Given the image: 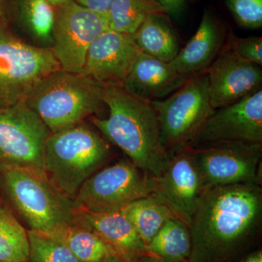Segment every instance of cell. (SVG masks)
Instances as JSON below:
<instances>
[{
	"mask_svg": "<svg viewBox=\"0 0 262 262\" xmlns=\"http://www.w3.org/2000/svg\"><path fill=\"white\" fill-rule=\"evenodd\" d=\"M7 0H0V22L6 18Z\"/></svg>",
	"mask_w": 262,
	"mask_h": 262,
	"instance_id": "cell-33",
	"label": "cell"
},
{
	"mask_svg": "<svg viewBox=\"0 0 262 262\" xmlns=\"http://www.w3.org/2000/svg\"><path fill=\"white\" fill-rule=\"evenodd\" d=\"M15 10L18 27L30 44L51 48L56 9L47 0H15Z\"/></svg>",
	"mask_w": 262,
	"mask_h": 262,
	"instance_id": "cell-20",
	"label": "cell"
},
{
	"mask_svg": "<svg viewBox=\"0 0 262 262\" xmlns=\"http://www.w3.org/2000/svg\"><path fill=\"white\" fill-rule=\"evenodd\" d=\"M51 133L25 103L0 108V167L46 176L45 148Z\"/></svg>",
	"mask_w": 262,
	"mask_h": 262,
	"instance_id": "cell-9",
	"label": "cell"
},
{
	"mask_svg": "<svg viewBox=\"0 0 262 262\" xmlns=\"http://www.w3.org/2000/svg\"><path fill=\"white\" fill-rule=\"evenodd\" d=\"M103 89L82 73L60 70L48 75L33 91L25 104L51 133L84 122L103 110Z\"/></svg>",
	"mask_w": 262,
	"mask_h": 262,
	"instance_id": "cell-5",
	"label": "cell"
},
{
	"mask_svg": "<svg viewBox=\"0 0 262 262\" xmlns=\"http://www.w3.org/2000/svg\"><path fill=\"white\" fill-rule=\"evenodd\" d=\"M168 17V15H149L132 37L142 53L170 63L180 49L178 38Z\"/></svg>",
	"mask_w": 262,
	"mask_h": 262,
	"instance_id": "cell-19",
	"label": "cell"
},
{
	"mask_svg": "<svg viewBox=\"0 0 262 262\" xmlns=\"http://www.w3.org/2000/svg\"><path fill=\"white\" fill-rule=\"evenodd\" d=\"M0 189L27 230L53 235L70 225H80V209L46 176L0 167Z\"/></svg>",
	"mask_w": 262,
	"mask_h": 262,
	"instance_id": "cell-3",
	"label": "cell"
},
{
	"mask_svg": "<svg viewBox=\"0 0 262 262\" xmlns=\"http://www.w3.org/2000/svg\"><path fill=\"white\" fill-rule=\"evenodd\" d=\"M80 225L97 234L123 262L149 255L140 235L121 211L91 213L80 210Z\"/></svg>",
	"mask_w": 262,
	"mask_h": 262,
	"instance_id": "cell-18",
	"label": "cell"
},
{
	"mask_svg": "<svg viewBox=\"0 0 262 262\" xmlns=\"http://www.w3.org/2000/svg\"><path fill=\"white\" fill-rule=\"evenodd\" d=\"M151 15H168L155 0H114L106 17L108 29L132 35Z\"/></svg>",
	"mask_w": 262,
	"mask_h": 262,
	"instance_id": "cell-23",
	"label": "cell"
},
{
	"mask_svg": "<svg viewBox=\"0 0 262 262\" xmlns=\"http://www.w3.org/2000/svg\"><path fill=\"white\" fill-rule=\"evenodd\" d=\"M223 142L262 144V90L241 101L217 108L192 146Z\"/></svg>",
	"mask_w": 262,
	"mask_h": 262,
	"instance_id": "cell-13",
	"label": "cell"
},
{
	"mask_svg": "<svg viewBox=\"0 0 262 262\" xmlns=\"http://www.w3.org/2000/svg\"><path fill=\"white\" fill-rule=\"evenodd\" d=\"M166 10L168 15L178 18L185 10L187 0H155Z\"/></svg>",
	"mask_w": 262,
	"mask_h": 262,
	"instance_id": "cell-30",
	"label": "cell"
},
{
	"mask_svg": "<svg viewBox=\"0 0 262 262\" xmlns=\"http://www.w3.org/2000/svg\"><path fill=\"white\" fill-rule=\"evenodd\" d=\"M111 157L106 139L82 122L51 133L45 148V175L62 194L75 201L82 184Z\"/></svg>",
	"mask_w": 262,
	"mask_h": 262,
	"instance_id": "cell-4",
	"label": "cell"
},
{
	"mask_svg": "<svg viewBox=\"0 0 262 262\" xmlns=\"http://www.w3.org/2000/svg\"><path fill=\"white\" fill-rule=\"evenodd\" d=\"M150 103L156 112L162 145L168 154L192 146L215 111L210 102L206 72L190 77L166 99Z\"/></svg>",
	"mask_w": 262,
	"mask_h": 262,
	"instance_id": "cell-7",
	"label": "cell"
},
{
	"mask_svg": "<svg viewBox=\"0 0 262 262\" xmlns=\"http://www.w3.org/2000/svg\"><path fill=\"white\" fill-rule=\"evenodd\" d=\"M226 44L239 58L255 63L262 64V38L239 37L229 33L226 38Z\"/></svg>",
	"mask_w": 262,
	"mask_h": 262,
	"instance_id": "cell-28",
	"label": "cell"
},
{
	"mask_svg": "<svg viewBox=\"0 0 262 262\" xmlns=\"http://www.w3.org/2000/svg\"><path fill=\"white\" fill-rule=\"evenodd\" d=\"M30 262H80L70 249L58 239L28 230Z\"/></svg>",
	"mask_w": 262,
	"mask_h": 262,
	"instance_id": "cell-26",
	"label": "cell"
},
{
	"mask_svg": "<svg viewBox=\"0 0 262 262\" xmlns=\"http://www.w3.org/2000/svg\"><path fill=\"white\" fill-rule=\"evenodd\" d=\"M226 38L220 18L211 10H205L195 34L169 64L189 78L203 73L220 54Z\"/></svg>",
	"mask_w": 262,
	"mask_h": 262,
	"instance_id": "cell-16",
	"label": "cell"
},
{
	"mask_svg": "<svg viewBox=\"0 0 262 262\" xmlns=\"http://www.w3.org/2000/svg\"><path fill=\"white\" fill-rule=\"evenodd\" d=\"M237 262H262V249L258 247L248 253Z\"/></svg>",
	"mask_w": 262,
	"mask_h": 262,
	"instance_id": "cell-31",
	"label": "cell"
},
{
	"mask_svg": "<svg viewBox=\"0 0 262 262\" xmlns=\"http://www.w3.org/2000/svg\"><path fill=\"white\" fill-rule=\"evenodd\" d=\"M55 9L51 51L62 70L82 73L90 46L110 29L106 15L91 11L75 1Z\"/></svg>",
	"mask_w": 262,
	"mask_h": 262,
	"instance_id": "cell-11",
	"label": "cell"
},
{
	"mask_svg": "<svg viewBox=\"0 0 262 262\" xmlns=\"http://www.w3.org/2000/svg\"><path fill=\"white\" fill-rule=\"evenodd\" d=\"M120 211L130 221L146 246L164 224L175 216L168 207L152 196L133 202Z\"/></svg>",
	"mask_w": 262,
	"mask_h": 262,
	"instance_id": "cell-24",
	"label": "cell"
},
{
	"mask_svg": "<svg viewBox=\"0 0 262 262\" xmlns=\"http://www.w3.org/2000/svg\"><path fill=\"white\" fill-rule=\"evenodd\" d=\"M141 53L132 35L108 29L90 46L82 74L103 87H122Z\"/></svg>",
	"mask_w": 262,
	"mask_h": 262,
	"instance_id": "cell-15",
	"label": "cell"
},
{
	"mask_svg": "<svg viewBox=\"0 0 262 262\" xmlns=\"http://www.w3.org/2000/svg\"><path fill=\"white\" fill-rule=\"evenodd\" d=\"M28 230L9 210L0 206V262L29 261Z\"/></svg>",
	"mask_w": 262,
	"mask_h": 262,
	"instance_id": "cell-25",
	"label": "cell"
},
{
	"mask_svg": "<svg viewBox=\"0 0 262 262\" xmlns=\"http://www.w3.org/2000/svg\"><path fill=\"white\" fill-rule=\"evenodd\" d=\"M260 67L239 58L225 42L206 71L210 102L213 110L233 104L261 89Z\"/></svg>",
	"mask_w": 262,
	"mask_h": 262,
	"instance_id": "cell-14",
	"label": "cell"
},
{
	"mask_svg": "<svg viewBox=\"0 0 262 262\" xmlns=\"http://www.w3.org/2000/svg\"><path fill=\"white\" fill-rule=\"evenodd\" d=\"M189 229V262H237L259 247L261 186L241 184L206 189Z\"/></svg>",
	"mask_w": 262,
	"mask_h": 262,
	"instance_id": "cell-1",
	"label": "cell"
},
{
	"mask_svg": "<svg viewBox=\"0 0 262 262\" xmlns=\"http://www.w3.org/2000/svg\"><path fill=\"white\" fill-rule=\"evenodd\" d=\"M48 3L51 5L53 8H57L70 3V2L74 1V0H47Z\"/></svg>",
	"mask_w": 262,
	"mask_h": 262,
	"instance_id": "cell-32",
	"label": "cell"
},
{
	"mask_svg": "<svg viewBox=\"0 0 262 262\" xmlns=\"http://www.w3.org/2000/svg\"><path fill=\"white\" fill-rule=\"evenodd\" d=\"M24 262H30V261H24Z\"/></svg>",
	"mask_w": 262,
	"mask_h": 262,
	"instance_id": "cell-36",
	"label": "cell"
},
{
	"mask_svg": "<svg viewBox=\"0 0 262 262\" xmlns=\"http://www.w3.org/2000/svg\"><path fill=\"white\" fill-rule=\"evenodd\" d=\"M133 262H160L158 258L151 256V255H146V256H141L138 258L136 261Z\"/></svg>",
	"mask_w": 262,
	"mask_h": 262,
	"instance_id": "cell-34",
	"label": "cell"
},
{
	"mask_svg": "<svg viewBox=\"0 0 262 262\" xmlns=\"http://www.w3.org/2000/svg\"><path fill=\"white\" fill-rule=\"evenodd\" d=\"M155 179V190L151 196L189 227L206 190L192 146L169 153L165 168Z\"/></svg>",
	"mask_w": 262,
	"mask_h": 262,
	"instance_id": "cell-12",
	"label": "cell"
},
{
	"mask_svg": "<svg viewBox=\"0 0 262 262\" xmlns=\"http://www.w3.org/2000/svg\"><path fill=\"white\" fill-rule=\"evenodd\" d=\"M237 23L245 28L262 27V0H226Z\"/></svg>",
	"mask_w": 262,
	"mask_h": 262,
	"instance_id": "cell-27",
	"label": "cell"
},
{
	"mask_svg": "<svg viewBox=\"0 0 262 262\" xmlns=\"http://www.w3.org/2000/svg\"><path fill=\"white\" fill-rule=\"evenodd\" d=\"M51 237L64 244L80 262H100L117 256L101 237L83 226H68Z\"/></svg>",
	"mask_w": 262,
	"mask_h": 262,
	"instance_id": "cell-22",
	"label": "cell"
},
{
	"mask_svg": "<svg viewBox=\"0 0 262 262\" xmlns=\"http://www.w3.org/2000/svg\"><path fill=\"white\" fill-rule=\"evenodd\" d=\"M103 100L108 117H91V123L134 165L153 177L159 175L168 154L162 145L159 122L150 101L118 85L104 86Z\"/></svg>",
	"mask_w": 262,
	"mask_h": 262,
	"instance_id": "cell-2",
	"label": "cell"
},
{
	"mask_svg": "<svg viewBox=\"0 0 262 262\" xmlns=\"http://www.w3.org/2000/svg\"><path fill=\"white\" fill-rule=\"evenodd\" d=\"M148 253L160 262L189 261L192 251V237L189 226L173 216L146 246Z\"/></svg>",
	"mask_w": 262,
	"mask_h": 262,
	"instance_id": "cell-21",
	"label": "cell"
},
{
	"mask_svg": "<svg viewBox=\"0 0 262 262\" xmlns=\"http://www.w3.org/2000/svg\"><path fill=\"white\" fill-rule=\"evenodd\" d=\"M155 179L129 159L103 166L79 189L75 201L81 211L91 213L120 211L133 202L151 196Z\"/></svg>",
	"mask_w": 262,
	"mask_h": 262,
	"instance_id": "cell-8",
	"label": "cell"
},
{
	"mask_svg": "<svg viewBox=\"0 0 262 262\" xmlns=\"http://www.w3.org/2000/svg\"><path fill=\"white\" fill-rule=\"evenodd\" d=\"M184 262H189V261H184Z\"/></svg>",
	"mask_w": 262,
	"mask_h": 262,
	"instance_id": "cell-37",
	"label": "cell"
},
{
	"mask_svg": "<svg viewBox=\"0 0 262 262\" xmlns=\"http://www.w3.org/2000/svg\"><path fill=\"white\" fill-rule=\"evenodd\" d=\"M189 79L176 72L169 63L141 52L122 87L136 97L151 101L175 92Z\"/></svg>",
	"mask_w": 262,
	"mask_h": 262,
	"instance_id": "cell-17",
	"label": "cell"
},
{
	"mask_svg": "<svg viewBox=\"0 0 262 262\" xmlns=\"http://www.w3.org/2000/svg\"><path fill=\"white\" fill-rule=\"evenodd\" d=\"M100 262H123L120 259V258L117 256H113V257L107 258V259L104 260V261Z\"/></svg>",
	"mask_w": 262,
	"mask_h": 262,
	"instance_id": "cell-35",
	"label": "cell"
},
{
	"mask_svg": "<svg viewBox=\"0 0 262 262\" xmlns=\"http://www.w3.org/2000/svg\"><path fill=\"white\" fill-rule=\"evenodd\" d=\"M74 1L91 11L106 15L114 0H74Z\"/></svg>",
	"mask_w": 262,
	"mask_h": 262,
	"instance_id": "cell-29",
	"label": "cell"
},
{
	"mask_svg": "<svg viewBox=\"0 0 262 262\" xmlns=\"http://www.w3.org/2000/svg\"><path fill=\"white\" fill-rule=\"evenodd\" d=\"M51 48L33 46L0 22V108L25 103L33 91L60 70Z\"/></svg>",
	"mask_w": 262,
	"mask_h": 262,
	"instance_id": "cell-6",
	"label": "cell"
},
{
	"mask_svg": "<svg viewBox=\"0 0 262 262\" xmlns=\"http://www.w3.org/2000/svg\"><path fill=\"white\" fill-rule=\"evenodd\" d=\"M206 189L221 186H261L262 144L223 142L192 146Z\"/></svg>",
	"mask_w": 262,
	"mask_h": 262,
	"instance_id": "cell-10",
	"label": "cell"
}]
</instances>
